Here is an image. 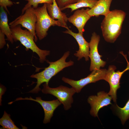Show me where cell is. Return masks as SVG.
Wrapping results in <instances>:
<instances>
[{
	"instance_id": "cell-1",
	"label": "cell",
	"mask_w": 129,
	"mask_h": 129,
	"mask_svg": "<svg viewBox=\"0 0 129 129\" xmlns=\"http://www.w3.org/2000/svg\"><path fill=\"white\" fill-rule=\"evenodd\" d=\"M126 13L120 10L111 11L105 17L101 23L103 36L107 42L114 43L121 33Z\"/></svg>"
},
{
	"instance_id": "cell-2",
	"label": "cell",
	"mask_w": 129,
	"mask_h": 129,
	"mask_svg": "<svg viewBox=\"0 0 129 129\" xmlns=\"http://www.w3.org/2000/svg\"><path fill=\"white\" fill-rule=\"evenodd\" d=\"M70 52L67 51L64 53L62 56L59 59L54 62H50L47 60L49 66L42 71L30 76L32 78L36 79L37 84L35 87L28 93H38L41 90L40 85L45 83L48 84L51 78L65 68L70 66L74 64V61L71 60L68 62L66 60L70 55Z\"/></svg>"
},
{
	"instance_id": "cell-3",
	"label": "cell",
	"mask_w": 129,
	"mask_h": 129,
	"mask_svg": "<svg viewBox=\"0 0 129 129\" xmlns=\"http://www.w3.org/2000/svg\"><path fill=\"white\" fill-rule=\"evenodd\" d=\"M11 29L14 41H19L26 49H30L33 52L36 53L39 57L40 63H43L46 61V56L50 54V51L39 48L35 43L34 36L31 32L27 29H22L20 25Z\"/></svg>"
},
{
	"instance_id": "cell-4",
	"label": "cell",
	"mask_w": 129,
	"mask_h": 129,
	"mask_svg": "<svg viewBox=\"0 0 129 129\" xmlns=\"http://www.w3.org/2000/svg\"><path fill=\"white\" fill-rule=\"evenodd\" d=\"M35 13L37 18L35 25L36 34L40 40L46 36L47 31L51 26H57L62 27L58 20L52 19L49 16L46 3H44L42 7L35 9Z\"/></svg>"
},
{
	"instance_id": "cell-5",
	"label": "cell",
	"mask_w": 129,
	"mask_h": 129,
	"mask_svg": "<svg viewBox=\"0 0 129 129\" xmlns=\"http://www.w3.org/2000/svg\"><path fill=\"white\" fill-rule=\"evenodd\" d=\"M42 92L45 94H49L56 97L63 106L64 109L67 111L70 108L74 102L73 96L76 93L74 89L60 85L55 88H51L48 84L43 85Z\"/></svg>"
},
{
	"instance_id": "cell-6",
	"label": "cell",
	"mask_w": 129,
	"mask_h": 129,
	"mask_svg": "<svg viewBox=\"0 0 129 129\" xmlns=\"http://www.w3.org/2000/svg\"><path fill=\"white\" fill-rule=\"evenodd\" d=\"M107 70L106 69H96L86 77L76 81L63 77L62 80L73 88L76 93L80 92L82 88L87 85L92 83H95L100 80H105Z\"/></svg>"
},
{
	"instance_id": "cell-7",
	"label": "cell",
	"mask_w": 129,
	"mask_h": 129,
	"mask_svg": "<svg viewBox=\"0 0 129 129\" xmlns=\"http://www.w3.org/2000/svg\"><path fill=\"white\" fill-rule=\"evenodd\" d=\"M35 9L31 6L26 9L22 15L16 18L9 24L11 28L18 25L27 28L34 36V41L36 42L38 38L35 32V25L37 21V16L35 13Z\"/></svg>"
},
{
	"instance_id": "cell-8",
	"label": "cell",
	"mask_w": 129,
	"mask_h": 129,
	"mask_svg": "<svg viewBox=\"0 0 129 129\" xmlns=\"http://www.w3.org/2000/svg\"><path fill=\"white\" fill-rule=\"evenodd\" d=\"M100 39L99 36L95 32L92 34L89 43V57L91 60L90 70L91 71L96 69H100L101 67H104L106 64L105 61L101 59L102 56L98 52V47Z\"/></svg>"
},
{
	"instance_id": "cell-9",
	"label": "cell",
	"mask_w": 129,
	"mask_h": 129,
	"mask_svg": "<svg viewBox=\"0 0 129 129\" xmlns=\"http://www.w3.org/2000/svg\"><path fill=\"white\" fill-rule=\"evenodd\" d=\"M112 98L108 93L104 91L98 92L97 95L89 96L87 100L91 109L90 113L92 116L98 117V113L102 108L112 104Z\"/></svg>"
},
{
	"instance_id": "cell-10",
	"label": "cell",
	"mask_w": 129,
	"mask_h": 129,
	"mask_svg": "<svg viewBox=\"0 0 129 129\" xmlns=\"http://www.w3.org/2000/svg\"><path fill=\"white\" fill-rule=\"evenodd\" d=\"M22 100L33 101L40 104L43 108L44 112V117L43 123L44 124L50 122L51 118L53 116L54 111L58 107L62 104L57 99L50 101H45L43 100L40 97H36V99H34L31 97L29 98L26 97L24 98L21 97H18L13 102H9V104H11L14 102Z\"/></svg>"
},
{
	"instance_id": "cell-11",
	"label": "cell",
	"mask_w": 129,
	"mask_h": 129,
	"mask_svg": "<svg viewBox=\"0 0 129 129\" xmlns=\"http://www.w3.org/2000/svg\"><path fill=\"white\" fill-rule=\"evenodd\" d=\"M116 69L115 66L109 65L107 70L104 80L108 82L110 85V90L108 93L111 97L113 102L115 103L117 99V91L120 87V81L124 74L122 71L119 70L115 71Z\"/></svg>"
},
{
	"instance_id": "cell-12",
	"label": "cell",
	"mask_w": 129,
	"mask_h": 129,
	"mask_svg": "<svg viewBox=\"0 0 129 129\" xmlns=\"http://www.w3.org/2000/svg\"><path fill=\"white\" fill-rule=\"evenodd\" d=\"M63 32L71 35L77 42L79 49L74 54V55L78 58L77 60H79L83 57H84L86 61H88L89 58V43L85 39L83 34L79 32L77 33L74 32L69 28Z\"/></svg>"
},
{
	"instance_id": "cell-13",
	"label": "cell",
	"mask_w": 129,
	"mask_h": 129,
	"mask_svg": "<svg viewBox=\"0 0 129 129\" xmlns=\"http://www.w3.org/2000/svg\"><path fill=\"white\" fill-rule=\"evenodd\" d=\"M90 9L82 8L76 10L72 15L68 18V21L75 26L78 32L83 34L84 31V27L86 23L91 17L88 14L87 11Z\"/></svg>"
},
{
	"instance_id": "cell-14",
	"label": "cell",
	"mask_w": 129,
	"mask_h": 129,
	"mask_svg": "<svg viewBox=\"0 0 129 129\" xmlns=\"http://www.w3.org/2000/svg\"><path fill=\"white\" fill-rule=\"evenodd\" d=\"M46 4L48 14L50 17L54 19H57L61 24L62 27L67 29H68L67 25L68 18L65 13L62 12L55 0H53L52 4Z\"/></svg>"
},
{
	"instance_id": "cell-15",
	"label": "cell",
	"mask_w": 129,
	"mask_h": 129,
	"mask_svg": "<svg viewBox=\"0 0 129 129\" xmlns=\"http://www.w3.org/2000/svg\"><path fill=\"white\" fill-rule=\"evenodd\" d=\"M113 0H98L95 6L87 11V13L91 17L106 16L110 11V7Z\"/></svg>"
},
{
	"instance_id": "cell-16",
	"label": "cell",
	"mask_w": 129,
	"mask_h": 129,
	"mask_svg": "<svg viewBox=\"0 0 129 129\" xmlns=\"http://www.w3.org/2000/svg\"><path fill=\"white\" fill-rule=\"evenodd\" d=\"M7 12L3 7H0V28L5 35L7 39L12 44L14 42L12 32L8 23Z\"/></svg>"
},
{
	"instance_id": "cell-17",
	"label": "cell",
	"mask_w": 129,
	"mask_h": 129,
	"mask_svg": "<svg viewBox=\"0 0 129 129\" xmlns=\"http://www.w3.org/2000/svg\"><path fill=\"white\" fill-rule=\"evenodd\" d=\"M98 0H78L75 3L71 4L60 9L62 11L67 8H70L72 12L81 8L89 7L92 8L95 5Z\"/></svg>"
},
{
	"instance_id": "cell-18",
	"label": "cell",
	"mask_w": 129,
	"mask_h": 129,
	"mask_svg": "<svg viewBox=\"0 0 129 129\" xmlns=\"http://www.w3.org/2000/svg\"><path fill=\"white\" fill-rule=\"evenodd\" d=\"M0 125L2 127L0 129H19L15 125L11 118L10 115L8 114L5 111H4L3 116L0 119Z\"/></svg>"
},
{
	"instance_id": "cell-19",
	"label": "cell",
	"mask_w": 129,
	"mask_h": 129,
	"mask_svg": "<svg viewBox=\"0 0 129 129\" xmlns=\"http://www.w3.org/2000/svg\"><path fill=\"white\" fill-rule=\"evenodd\" d=\"M115 107L122 123L124 125L129 119V99L124 107L121 108L117 105Z\"/></svg>"
},
{
	"instance_id": "cell-20",
	"label": "cell",
	"mask_w": 129,
	"mask_h": 129,
	"mask_svg": "<svg viewBox=\"0 0 129 129\" xmlns=\"http://www.w3.org/2000/svg\"><path fill=\"white\" fill-rule=\"evenodd\" d=\"M27 2L22 10L21 15L23 14L25 10L30 7L32 6L35 9L38 7V4H52L53 0H24Z\"/></svg>"
},
{
	"instance_id": "cell-21",
	"label": "cell",
	"mask_w": 129,
	"mask_h": 129,
	"mask_svg": "<svg viewBox=\"0 0 129 129\" xmlns=\"http://www.w3.org/2000/svg\"><path fill=\"white\" fill-rule=\"evenodd\" d=\"M78 0H55L60 9L69 5L76 3Z\"/></svg>"
},
{
	"instance_id": "cell-22",
	"label": "cell",
	"mask_w": 129,
	"mask_h": 129,
	"mask_svg": "<svg viewBox=\"0 0 129 129\" xmlns=\"http://www.w3.org/2000/svg\"><path fill=\"white\" fill-rule=\"evenodd\" d=\"M13 2L10 0H0V7H3L7 13L10 14V12L7 7H11L13 5Z\"/></svg>"
},
{
	"instance_id": "cell-23",
	"label": "cell",
	"mask_w": 129,
	"mask_h": 129,
	"mask_svg": "<svg viewBox=\"0 0 129 129\" xmlns=\"http://www.w3.org/2000/svg\"><path fill=\"white\" fill-rule=\"evenodd\" d=\"M5 35L0 29V48L1 49L5 45L6 42L5 38Z\"/></svg>"
},
{
	"instance_id": "cell-24",
	"label": "cell",
	"mask_w": 129,
	"mask_h": 129,
	"mask_svg": "<svg viewBox=\"0 0 129 129\" xmlns=\"http://www.w3.org/2000/svg\"><path fill=\"white\" fill-rule=\"evenodd\" d=\"M6 90V88L4 86L0 85V105H1L2 96L4 94Z\"/></svg>"
}]
</instances>
